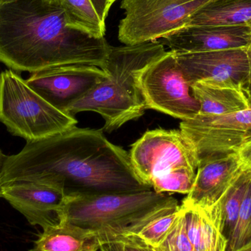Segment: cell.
Returning <instances> with one entry per match:
<instances>
[{
	"label": "cell",
	"mask_w": 251,
	"mask_h": 251,
	"mask_svg": "<svg viewBox=\"0 0 251 251\" xmlns=\"http://www.w3.org/2000/svg\"><path fill=\"white\" fill-rule=\"evenodd\" d=\"M91 1L101 22L105 23L106 19L109 13L107 0H91Z\"/></svg>",
	"instance_id": "26"
},
{
	"label": "cell",
	"mask_w": 251,
	"mask_h": 251,
	"mask_svg": "<svg viewBox=\"0 0 251 251\" xmlns=\"http://www.w3.org/2000/svg\"><path fill=\"white\" fill-rule=\"evenodd\" d=\"M117 0H107V9L110 11V7L113 5V3L116 2Z\"/></svg>",
	"instance_id": "30"
},
{
	"label": "cell",
	"mask_w": 251,
	"mask_h": 251,
	"mask_svg": "<svg viewBox=\"0 0 251 251\" xmlns=\"http://www.w3.org/2000/svg\"><path fill=\"white\" fill-rule=\"evenodd\" d=\"M0 122L26 142L51 137L77 124L75 116L53 107L11 69L0 73Z\"/></svg>",
	"instance_id": "5"
},
{
	"label": "cell",
	"mask_w": 251,
	"mask_h": 251,
	"mask_svg": "<svg viewBox=\"0 0 251 251\" xmlns=\"http://www.w3.org/2000/svg\"><path fill=\"white\" fill-rule=\"evenodd\" d=\"M151 249L153 251H195L187 236L185 221L181 207L178 218L170 232L159 246Z\"/></svg>",
	"instance_id": "24"
},
{
	"label": "cell",
	"mask_w": 251,
	"mask_h": 251,
	"mask_svg": "<svg viewBox=\"0 0 251 251\" xmlns=\"http://www.w3.org/2000/svg\"><path fill=\"white\" fill-rule=\"evenodd\" d=\"M101 245L94 231L60 221L44 228L30 251H98Z\"/></svg>",
	"instance_id": "16"
},
{
	"label": "cell",
	"mask_w": 251,
	"mask_h": 251,
	"mask_svg": "<svg viewBox=\"0 0 251 251\" xmlns=\"http://www.w3.org/2000/svg\"><path fill=\"white\" fill-rule=\"evenodd\" d=\"M128 153L136 174L149 187L159 177L181 168L197 171L199 165L194 146L180 129L147 131Z\"/></svg>",
	"instance_id": "8"
},
{
	"label": "cell",
	"mask_w": 251,
	"mask_h": 251,
	"mask_svg": "<svg viewBox=\"0 0 251 251\" xmlns=\"http://www.w3.org/2000/svg\"><path fill=\"white\" fill-rule=\"evenodd\" d=\"M249 53H250V71H249V78H248L247 84H246L245 92L249 97V100L251 99V44L249 47Z\"/></svg>",
	"instance_id": "28"
},
{
	"label": "cell",
	"mask_w": 251,
	"mask_h": 251,
	"mask_svg": "<svg viewBox=\"0 0 251 251\" xmlns=\"http://www.w3.org/2000/svg\"><path fill=\"white\" fill-rule=\"evenodd\" d=\"M212 0H122L119 40L125 45L157 41L187 26Z\"/></svg>",
	"instance_id": "6"
},
{
	"label": "cell",
	"mask_w": 251,
	"mask_h": 251,
	"mask_svg": "<svg viewBox=\"0 0 251 251\" xmlns=\"http://www.w3.org/2000/svg\"><path fill=\"white\" fill-rule=\"evenodd\" d=\"M69 27L97 38H104L105 23L99 17L91 0H59Z\"/></svg>",
	"instance_id": "19"
},
{
	"label": "cell",
	"mask_w": 251,
	"mask_h": 251,
	"mask_svg": "<svg viewBox=\"0 0 251 251\" xmlns=\"http://www.w3.org/2000/svg\"><path fill=\"white\" fill-rule=\"evenodd\" d=\"M3 153H1V150H0V187H1V164H2V158Z\"/></svg>",
	"instance_id": "29"
},
{
	"label": "cell",
	"mask_w": 251,
	"mask_h": 251,
	"mask_svg": "<svg viewBox=\"0 0 251 251\" xmlns=\"http://www.w3.org/2000/svg\"><path fill=\"white\" fill-rule=\"evenodd\" d=\"M0 198L19 211L29 224L43 229L60 223L59 212L66 200L64 192L57 187L26 181L2 184Z\"/></svg>",
	"instance_id": "12"
},
{
	"label": "cell",
	"mask_w": 251,
	"mask_h": 251,
	"mask_svg": "<svg viewBox=\"0 0 251 251\" xmlns=\"http://www.w3.org/2000/svg\"><path fill=\"white\" fill-rule=\"evenodd\" d=\"M199 160L219 153L238 151L251 140V108L222 116L198 114L180 124Z\"/></svg>",
	"instance_id": "9"
},
{
	"label": "cell",
	"mask_w": 251,
	"mask_h": 251,
	"mask_svg": "<svg viewBox=\"0 0 251 251\" xmlns=\"http://www.w3.org/2000/svg\"><path fill=\"white\" fill-rule=\"evenodd\" d=\"M237 152L246 166L251 170V140L243 144Z\"/></svg>",
	"instance_id": "27"
},
{
	"label": "cell",
	"mask_w": 251,
	"mask_h": 251,
	"mask_svg": "<svg viewBox=\"0 0 251 251\" xmlns=\"http://www.w3.org/2000/svg\"><path fill=\"white\" fill-rule=\"evenodd\" d=\"M138 86L146 109L182 121L199 114L200 104L192 94L175 53L168 51L140 72Z\"/></svg>",
	"instance_id": "7"
},
{
	"label": "cell",
	"mask_w": 251,
	"mask_h": 251,
	"mask_svg": "<svg viewBox=\"0 0 251 251\" xmlns=\"http://www.w3.org/2000/svg\"><path fill=\"white\" fill-rule=\"evenodd\" d=\"M228 240L227 251H238L251 242V178L243 196L238 218Z\"/></svg>",
	"instance_id": "21"
},
{
	"label": "cell",
	"mask_w": 251,
	"mask_h": 251,
	"mask_svg": "<svg viewBox=\"0 0 251 251\" xmlns=\"http://www.w3.org/2000/svg\"><path fill=\"white\" fill-rule=\"evenodd\" d=\"M251 25V0H212L193 15L188 26Z\"/></svg>",
	"instance_id": "18"
},
{
	"label": "cell",
	"mask_w": 251,
	"mask_h": 251,
	"mask_svg": "<svg viewBox=\"0 0 251 251\" xmlns=\"http://www.w3.org/2000/svg\"><path fill=\"white\" fill-rule=\"evenodd\" d=\"M105 77V72L97 66L69 65L34 72L26 82L53 107L66 113Z\"/></svg>",
	"instance_id": "11"
},
{
	"label": "cell",
	"mask_w": 251,
	"mask_h": 251,
	"mask_svg": "<svg viewBox=\"0 0 251 251\" xmlns=\"http://www.w3.org/2000/svg\"><path fill=\"white\" fill-rule=\"evenodd\" d=\"M196 176V171L181 168L153 180L150 187L158 193H178L187 195L193 188Z\"/></svg>",
	"instance_id": "22"
},
{
	"label": "cell",
	"mask_w": 251,
	"mask_h": 251,
	"mask_svg": "<svg viewBox=\"0 0 251 251\" xmlns=\"http://www.w3.org/2000/svg\"><path fill=\"white\" fill-rule=\"evenodd\" d=\"M111 46L69 27L59 0H16L0 4V63L15 72L69 65L103 69Z\"/></svg>",
	"instance_id": "2"
},
{
	"label": "cell",
	"mask_w": 251,
	"mask_h": 251,
	"mask_svg": "<svg viewBox=\"0 0 251 251\" xmlns=\"http://www.w3.org/2000/svg\"><path fill=\"white\" fill-rule=\"evenodd\" d=\"M167 51L159 41L111 47L102 69L106 77L66 113L95 112L105 122L103 131L109 132L138 119L147 110L138 86L140 72Z\"/></svg>",
	"instance_id": "3"
},
{
	"label": "cell",
	"mask_w": 251,
	"mask_h": 251,
	"mask_svg": "<svg viewBox=\"0 0 251 251\" xmlns=\"http://www.w3.org/2000/svg\"><path fill=\"white\" fill-rule=\"evenodd\" d=\"M98 251H153L136 236L119 237L102 243Z\"/></svg>",
	"instance_id": "25"
},
{
	"label": "cell",
	"mask_w": 251,
	"mask_h": 251,
	"mask_svg": "<svg viewBox=\"0 0 251 251\" xmlns=\"http://www.w3.org/2000/svg\"><path fill=\"white\" fill-rule=\"evenodd\" d=\"M176 199L153 190L66 197L59 212L67 221L94 231L101 244L135 235L155 218L178 209Z\"/></svg>",
	"instance_id": "4"
},
{
	"label": "cell",
	"mask_w": 251,
	"mask_h": 251,
	"mask_svg": "<svg viewBox=\"0 0 251 251\" xmlns=\"http://www.w3.org/2000/svg\"><path fill=\"white\" fill-rule=\"evenodd\" d=\"M249 101H250V105H251V99L249 100Z\"/></svg>",
	"instance_id": "32"
},
{
	"label": "cell",
	"mask_w": 251,
	"mask_h": 251,
	"mask_svg": "<svg viewBox=\"0 0 251 251\" xmlns=\"http://www.w3.org/2000/svg\"><path fill=\"white\" fill-rule=\"evenodd\" d=\"M179 208L180 206L176 210L155 218L134 236L143 240L151 248L159 246L175 224L178 218Z\"/></svg>",
	"instance_id": "23"
},
{
	"label": "cell",
	"mask_w": 251,
	"mask_h": 251,
	"mask_svg": "<svg viewBox=\"0 0 251 251\" xmlns=\"http://www.w3.org/2000/svg\"><path fill=\"white\" fill-rule=\"evenodd\" d=\"M16 1V0H0V4H6V3L12 2V1Z\"/></svg>",
	"instance_id": "31"
},
{
	"label": "cell",
	"mask_w": 251,
	"mask_h": 251,
	"mask_svg": "<svg viewBox=\"0 0 251 251\" xmlns=\"http://www.w3.org/2000/svg\"><path fill=\"white\" fill-rule=\"evenodd\" d=\"M180 207L187 236L195 251H228L221 199L207 206L181 203Z\"/></svg>",
	"instance_id": "15"
},
{
	"label": "cell",
	"mask_w": 251,
	"mask_h": 251,
	"mask_svg": "<svg viewBox=\"0 0 251 251\" xmlns=\"http://www.w3.org/2000/svg\"><path fill=\"white\" fill-rule=\"evenodd\" d=\"M249 47L175 55L190 86L201 82L245 91L250 71Z\"/></svg>",
	"instance_id": "10"
},
{
	"label": "cell",
	"mask_w": 251,
	"mask_h": 251,
	"mask_svg": "<svg viewBox=\"0 0 251 251\" xmlns=\"http://www.w3.org/2000/svg\"><path fill=\"white\" fill-rule=\"evenodd\" d=\"M159 41L176 54L245 48L251 44V25L185 26Z\"/></svg>",
	"instance_id": "13"
},
{
	"label": "cell",
	"mask_w": 251,
	"mask_h": 251,
	"mask_svg": "<svg viewBox=\"0 0 251 251\" xmlns=\"http://www.w3.org/2000/svg\"><path fill=\"white\" fill-rule=\"evenodd\" d=\"M251 178V170L248 168L221 199L224 228L228 239L238 218L243 196Z\"/></svg>",
	"instance_id": "20"
},
{
	"label": "cell",
	"mask_w": 251,
	"mask_h": 251,
	"mask_svg": "<svg viewBox=\"0 0 251 251\" xmlns=\"http://www.w3.org/2000/svg\"><path fill=\"white\" fill-rule=\"evenodd\" d=\"M247 168L237 151L201 159L193 188L182 203L197 206L214 204Z\"/></svg>",
	"instance_id": "14"
},
{
	"label": "cell",
	"mask_w": 251,
	"mask_h": 251,
	"mask_svg": "<svg viewBox=\"0 0 251 251\" xmlns=\"http://www.w3.org/2000/svg\"><path fill=\"white\" fill-rule=\"evenodd\" d=\"M19 181L57 187L66 197L152 190L139 178L125 149L100 130L76 126L26 142L17 154L3 155L1 185Z\"/></svg>",
	"instance_id": "1"
},
{
	"label": "cell",
	"mask_w": 251,
	"mask_h": 251,
	"mask_svg": "<svg viewBox=\"0 0 251 251\" xmlns=\"http://www.w3.org/2000/svg\"><path fill=\"white\" fill-rule=\"evenodd\" d=\"M190 88L200 104L199 115L222 116L251 108L249 97L242 88L213 86L201 82Z\"/></svg>",
	"instance_id": "17"
}]
</instances>
